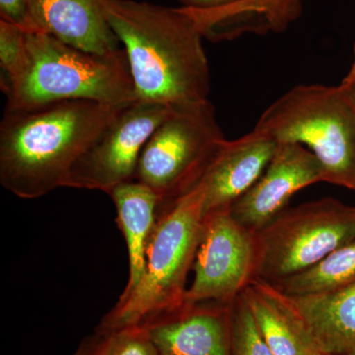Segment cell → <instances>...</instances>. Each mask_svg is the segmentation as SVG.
<instances>
[{"label": "cell", "mask_w": 355, "mask_h": 355, "mask_svg": "<svg viewBox=\"0 0 355 355\" xmlns=\"http://www.w3.org/2000/svg\"><path fill=\"white\" fill-rule=\"evenodd\" d=\"M275 284L289 297H309L343 291L355 284V239L324 259Z\"/></svg>", "instance_id": "cell-17"}, {"label": "cell", "mask_w": 355, "mask_h": 355, "mask_svg": "<svg viewBox=\"0 0 355 355\" xmlns=\"http://www.w3.org/2000/svg\"><path fill=\"white\" fill-rule=\"evenodd\" d=\"M103 4L127 55L137 101L175 109L209 100L205 37L189 9L137 0Z\"/></svg>", "instance_id": "cell-1"}, {"label": "cell", "mask_w": 355, "mask_h": 355, "mask_svg": "<svg viewBox=\"0 0 355 355\" xmlns=\"http://www.w3.org/2000/svg\"><path fill=\"white\" fill-rule=\"evenodd\" d=\"M106 338V331L97 329L93 335L84 338L78 349L72 355H100Z\"/></svg>", "instance_id": "cell-23"}, {"label": "cell", "mask_w": 355, "mask_h": 355, "mask_svg": "<svg viewBox=\"0 0 355 355\" xmlns=\"http://www.w3.org/2000/svg\"><path fill=\"white\" fill-rule=\"evenodd\" d=\"M28 31L51 35L60 41L92 51L119 50L103 0H27Z\"/></svg>", "instance_id": "cell-13"}, {"label": "cell", "mask_w": 355, "mask_h": 355, "mask_svg": "<svg viewBox=\"0 0 355 355\" xmlns=\"http://www.w3.org/2000/svg\"><path fill=\"white\" fill-rule=\"evenodd\" d=\"M352 67H355V57H354V64H352Z\"/></svg>", "instance_id": "cell-25"}, {"label": "cell", "mask_w": 355, "mask_h": 355, "mask_svg": "<svg viewBox=\"0 0 355 355\" xmlns=\"http://www.w3.org/2000/svg\"><path fill=\"white\" fill-rule=\"evenodd\" d=\"M170 110L141 101L121 109L70 169L65 188L109 195L120 184L135 180L140 154Z\"/></svg>", "instance_id": "cell-8"}, {"label": "cell", "mask_w": 355, "mask_h": 355, "mask_svg": "<svg viewBox=\"0 0 355 355\" xmlns=\"http://www.w3.org/2000/svg\"><path fill=\"white\" fill-rule=\"evenodd\" d=\"M254 265L253 233L233 218L230 209L207 214L184 303L231 304L254 279Z\"/></svg>", "instance_id": "cell-9"}, {"label": "cell", "mask_w": 355, "mask_h": 355, "mask_svg": "<svg viewBox=\"0 0 355 355\" xmlns=\"http://www.w3.org/2000/svg\"><path fill=\"white\" fill-rule=\"evenodd\" d=\"M226 140L209 100L171 109L140 154L135 181L158 196L160 212L200 183Z\"/></svg>", "instance_id": "cell-6"}, {"label": "cell", "mask_w": 355, "mask_h": 355, "mask_svg": "<svg viewBox=\"0 0 355 355\" xmlns=\"http://www.w3.org/2000/svg\"><path fill=\"white\" fill-rule=\"evenodd\" d=\"M289 299L324 355H355V284L324 295Z\"/></svg>", "instance_id": "cell-16"}, {"label": "cell", "mask_w": 355, "mask_h": 355, "mask_svg": "<svg viewBox=\"0 0 355 355\" xmlns=\"http://www.w3.org/2000/svg\"><path fill=\"white\" fill-rule=\"evenodd\" d=\"M275 355H324L291 299L275 284L253 279L242 292Z\"/></svg>", "instance_id": "cell-14"}, {"label": "cell", "mask_w": 355, "mask_h": 355, "mask_svg": "<svg viewBox=\"0 0 355 355\" xmlns=\"http://www.w3.org/2000/svg\"><path fill=\"white\" fill-rule=\"evenodd\" d=\"M324 182L323 166L300 144H279L260 179L230 207V214L250 232L260 230L280 212L297 191Z\"/></svg>", "instance_id": "cell-10"}, {"label": "cell", "mask_w": 355, "mask_h": 355, "mask_svg": "<svg viewBox=\"0 0 355 355\" xmlns=\"http://www.w3.org/2000/svg\"><path fill=\"white\" fill-rule=\"evenodd\" d=\"M354 57H355V46H354Z\"/></svg>", "instance_id": "cell-26"}, {"label": "cell", "mask_w": 355, "mask_h": 355, "mask_svg": "<svg viewBox=\"0 0 355 355\" xmlns=\"http://www.w3.org/2000/svg\"><path fill=\"white\" fill-rule=\"evenodd\" d=\"M277 147L275 140L254 130L226 140L198 183L205 193V216L230 209L243 197L266 171Z\"/></svg>", "instance_id": "cell-12"}, {"label": "cell", "mask_w": 355, "mask_h": 355, "mask_svg": "<svg viewBox=\"0 0 355 355\" xmlns=\"http://www.w3.org/2000/svg\"><path fill=\"white\" fill-rule=\"evenodd\" d=\"M100 355L160 354L146 329L141 326H132L107 331L106 340Z\"/></svg>", "instance_id": "cell-21"}, {"label": "cell", "mask_w": 355, "mask_h": 355, "mask_svg": "<svg viewBox=\"0 0 355 355\" xmlns=\"http://www.w3.org/2000/svg\"><path fill=\"white\" fill-rule=\"evenodd\" d=\"M139 326L160 355H231V304L184 303Z\"/></svg>", "instance_id": "cell-11"}, {"label": "cell", "mask_w": 355, "mask_h": 355, "mask_svg": "<svg viewBox=\"0 0 355 355\" xmlns=\"http://www.w3.org/2000/svg\"><path fill=\"white\" fill-rule=\"evenodd\" d=\"M27 58V31L20 26L0 20V69L3 93L19 77Z\"/></svg>", "instance_id": "cell-20"}, {"label": "cell", "mask_w": 355, "mask_h": 355, "mask_svg": "<svg viewBox=\"0 0 355 355\" xmlns=\"http://www.w3.org/2000/svg\"><path fill=\"white\" fill-rule=\"evenodd\" d=\"M118 212L119 226L125 236L128 253V280L120 297L139 284L146 268L149 240L158 219L160 198L140 182H128L109 193Z\"/></svg>", "instance_id": "cell-15"}, {"label": "cell", "mask_w": 355, "mask_h": 355, "mask_svg": "<svg viewBox=\"0 0 355 355\" xmlns=\"http://www.w3.org/2000/svg\"><path fill=\"white\" fill-rule=\"evenodd\" d=\"M343 95L349 103L350 109L354 113L355 119V67H350L349 73L343 79L342 83L340 84Z\"/></svg>", "instance_id": "cell-24"}, {"label": "cell", "mask_w": 355, "mask_h": 355, "mask_svg": "<svg viewBox=\"0 0 355 355\" xmlns=\"http://www.w3.org/2000/svg\"><path fill=\"white\" fill-rule=\"evenodd\" d=\"M197 20L203 37L224 40L245 30H266L257 0H178Z\"/></svg>", "instance_id": "cell-18"}, {"label": "cell", "mask_w": 355, "mask_h": 355, "mask_svg": "<svg viewBox=\"0 0 355 355\" xmlns=\"http://www.w3.org/2000/svg\"><path fill=\"white\" fill-rule=\"evenodd\" d=\"M231 355H275L242 293L231 303Z\"/></svg>", "instance_id": "cell-19"}, {"label": "cell", "mask_w": 355, "mask_h": 355, "mask_svg": "<svg viewBox=\"0 0 355 355\" xmlns=\"http://www.w3.org/2000/svg\"><path fill=\"white\" fill-rule=\"evenodd\" d=\"M125 107L69 100L6 110L0 123V184L22 200L64 187L76 161Z\"/></svg>", "instance_id": "cell-2"}, {"label": "cell", "mask_w": 355, "mask_h": 355, "mask_svg": "<svg viewBox=\"0 0 355 355\" xmlns=\"http://www.w3.org/2000/svg\"><path fill=\"white\" fill-rule=\"evenodd\" d=\"M254 279L277 284L355 239V207L333 198L280 212L253 233Z\"/></svg>", "instance_id": "cell-7"}, {"label": "cell", "mask_w": 355, "mask_h": 355, "mask_svg": "<svg viewBox=\"0 0 355 355\" xmlns=\"http://www.w3.org/2000/svg\"><path fill=\"white\" fill-rule=\"evenodd\" d=\"M257 132L311 151L324 182L355 191V119L338 86L298 85L261 114Z\"/></svg>", "instance_id": "cell-5"}, {"label": "cell", "mask_w": 355, "mask_h": 355, "mask_svg": "<svg viewBox=\"0 0 355 355\" xmlns=\"http://www.w3.org/2000/svg\"><path fill=\"white\" fill-rule=\"evenodd\" d=\"M4 94L6 110L36 108L69 100L119 107L137 101L123 49L92 53L36 31H27L24 69Z\"/></svg>", "instance_id": "cell-3"}, {"label": "cell", "mask_w": 355, "mask_h": 355, "mask_svg": "<svg viewBox=\"0 0 355 355\" xmlns=\"http://www.w3.org/2000/svg\"><path fill=\"white\" fill-rule=\"evenodd\" d=\"M203 198L202 187L198 184L159 212L142 279L130 294L119 298L98 329L113 331L139 326L184 304L187 277L202 236Z\"/></svg>", "instance_id": "cell-4"}, {"label": "cell", "mask_w": 355, "mask_h": 355, "mask_svg": "<svg viewBox=\"0 0 355 355\" xmlns=\"http://www.w3.org/2000/svg\"><path fill=\"white\" fill-rule=\"evenodd\" d=\"M0 20L20 26L28 31L27 0H0Z\"/></svg>", "instance_id": "cell-22"}]
</instances>
